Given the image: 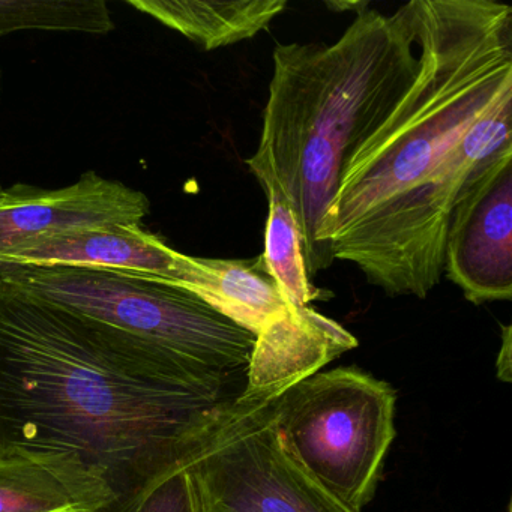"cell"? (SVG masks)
<instances>
[{"mask_svg":"<svg viewBox=\"0 0 512 512\" xmlns=\"http://www.w3.org/2000/svg\"><path fill=\"white\" fill-rule=\"evenodd\" d=\"M419 56L406 94L347 161L319 244L386 295L425 299L445 274L458 194L512 146V8L419 0Z\"/></svg>","mask_w":512,"mask_h":512,"instance_id":"6da1fadb","label":"cell"},{"mask_svg":"<svg viewBox=\"0 0 512 512\" xmlns=\"http://www.w3.org/2000/svg\"><path fill=\"white\" fill-rule=\"evenodd\" d=\"M245 388L0 280V457L74 458L110 512L185 463Z\"/></svg>","mask_w":512,"mask_h":512,"instance_id":"7a4b0ae2","label":"cell"},{"mask_svg":"<svg viewBox=\"0 0 512 512\" xmlns=\"http://www.w3.org/2000/svg\"><path fill=\"white\" fill-rule=\"evenodd\" d=\"M272 61L262 136L247 166L289 203L311 278L332 265L319 230L347 161L418 76L419 0L389 16L365 8L334 44H278Z\"/></svg>","mask_w":512,"mask_h":512,"instance_id":"3957f363","label":"cell"},{"mask_svg":"<svg viewBox=\"0 0 512 512\" xmlns=\"http://www.w3.org/2000/svg\"><path fill=\"white\" fill-rule=\"evenodd\" d=\"M0 280L208 376L247 379L256 335L185 287L134 272L0 263Z\"/></svg>","mask_w":512,"mask_h":512,"instance_id":"277c9868","label":"cell"},{"mask_svg":"<svg viewBox=\"0 0 512 512\" xmlns=\"http://www.w3.org/2000/svg\"><path fill=\"white\" fill-rule=\"evenodd\" d=\"M395 391L359 368L319 371L271 400L275 433L314 481L362 511L395 439Z\"/></svg>","mask_w":512,"mask_h":512,"instance_id":"5b68a950","label":"cell"},{"mask_svg":"<svg viewBox=\"0 0 512 512\" xmlns=\"http://www.w3.org/2000/svg\"><path fill=\"white\" fill-rule=\"evenodd\" d=\"M274 397L244 392L188 458L203 512H361L287 454L272 424Z\"/></svg>","mask_w":512,"mask_h":512,"instance_id":"8992f818","label":"cell"},{"mask_svg":"<svg viewBox=\"0 0 512 512\" xmlns=\"http://www.w3.org/2000/svg\"><path fill=\"white\" fill-rule=\"evenodd\" d=\"M445 274L475 305L512 298V146L482 164L455 200Z\"/></svg>","mask_w":512,"mask_h":512,"instance_id":"52a82bcc","label":"cell"},{"mask_svg":"<svg viewBox=\"0 0 512 512\" xmlns=\"http://www.w3.org/2000/svg\"><path fill=\"white\" fill-rule=\"evenodd\" d=\"M151 211L142 191L121 182L83 175L58 190L16 185L0 191V262L46 236L100 226H140Z\"/></svg>","mask_w":512,"mask_h":512,"instance_id":"ba28073f","label":"cell"},{"mask_svg":"<svg viewBox=\"0 0 512 512\" xmlns=\"http://www.w3.org/2000/svg\"><path fill=\"white\" fill-rule=\"evenodd\" d=\"M0 263L112 269L178 284L187 268L188 256L173 250L140 226L115 224L37 239Z\"/></svg>","mask_w":512,"mask_h":512,"instance_id":"9c48e42d","label":"cell"},{"mask_svg":"<svg viewBox=\"0 0 512 512\" xmlns=\"http://www.w3.org/2000/svg\"><path fill=\"white\" fill-rule=\"evenodd\" d=\"M356 346L358 340L346 328L311 305H289L280 319L256 335L244 392L281 394Z\"/></svg>","mask_w":512,"mask_h":512,"instance_id":"30bf717a","label":"cell"},{"mask_svg":"<svg viewBox=\"0 0 512 512\" xmlns=\"http://www.w3.org/2000/svg\"><path fill=\"white\" fill-rule=\"evenodd\" d=\"M112 494L62 455L0 457V512H110Z\"/></svg>","mask_w":512,"mask_h":512,"instance_id":"8fae6325","label":"cell"},{"mask_svg":"<svg viewBox=\"0 0 512 512\" xmlns=\"http://www.w3.org/2000/svg\"><path fill=\"white\" fill-rule=\"evenodd\" d=\"M176 286L196 293L254 335L280 319L292 305L269 274L262 254L250 260L188 256L187 268Z\"/></svg>","mask_w":512,"mask_h":512,"instance_id":"7c38bea8","label":"cell"},{"mask_svg":"<svg viewBox=\"0 0 512 512\" xmlns=\"http://www.w3.org/2000/svg\"><path fill=\"white\" fill-rule=\"evenodd\" d=\"M128 5L179 32L203 50L251 40L286 11L287 0H130Z\"/></svg>","mask_w":512,"mask_h":512,"instance_id":"4fadbf2b","label":"cell"},{"mask_svg":"<svg viewBox=\"0 0 512 512\" xmlns=\"http://www.w3.org/2000/svg\"><path fill=\"white\" fill-rule=\"evenodd\" d=\"M263 191L268 199L269 212L262 256L284 298L296 307H308L316 299L331 298V292L317 289L308 277L301 233L289 203L275 185H268Z\"/></svg>","mask_w":512,"mask_h":512,"instance_id":"5bb4252c","label":"cell"},{"mask_svg":"<svg viewBox=\"0 0 512 512\" xmlns=\"http://www.w3.org/2000/svg\"><path fill=\"white\" fill-rule=\"evenodd\" d=\"M19 31H113L112 14L103 0H0V37Z\"/></svg>","mask_w":512,"mask_h":512,"instance_id":"9a60e30c","label":"cell"},{"mask_svg":"<svg viewBox=\"0 0 512 512\" xmlns=\"http://www.w3.org/2000/svg\"><path fill=\"white\" fill-rule=\"evenodd\" d=\"M124 512H203L199 488L187 461L155 479Z\"/></svg>","mask_w":512,"mask_h":512,"instance_id":"2e32d148","label":"cell"},{"mask_svg":"<svg viewBox=\"0 0 512 512\" xmlns=\"http://www.w3.org/2000/svg\"><path fill=\"white\" fill-rule=\"evenodd\" d=\"M512 328L511 325L502 328V343L497 356V379L509 383L512 379Z\"/></svg>","mask_w":512,"mask_h":512,"instance_id":"e0dca14e","label":"cell"},{"mask_svg":"<svg viewBox=\"0 0 512 512\" xmlns=\"http://www.w3.org/2000/svg\"><path fill=\"white\" fill-rule=\"evenodd\" d=\"M329 10H334L335 13H343V11H350V13H361L365 8L370 7V2H349V0H334V2H325Z\"/></svg>","mask_w":512,"mask_h":512,"instance_id":"ac0fdd59","label":"cell"},{"mask_svg":"<svg viewBox=\"0 0 512 512\" xmlns=\"http://www.w3.org/2000/svg\"><path fill=\"white\" fill-rule=\"evenodd\" d=\"M0 191H2V188H0Z\"/></svg>","mask_w":512,"mask_h":512,"instance_id":"d6986e66","label":"cell"}]
</instances>
